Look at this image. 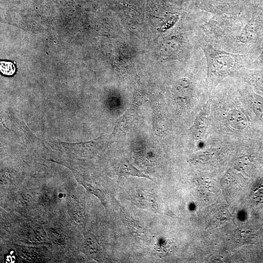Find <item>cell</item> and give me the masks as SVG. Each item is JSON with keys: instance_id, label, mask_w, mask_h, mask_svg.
<instances>
[{"instance_id": "cell-1", "label": "cell", "mask_w": 263, "mask_h": 263, "mask_svg": "<svg viewBox=\"0 0 263 263\" xmlns=\"http://www.w3.org/2000/svg\"><path fill=\"white\" fill-rule=\"evenodd\" d=\"M202 48L207 66V78L213 84H217L235 70L242 67L243 56L229 53L208 45Z\"/></svg>"}, {"instance_id": "cell-6", "label": "cell", "mask_w": 263, "mask_h": 263, "mask_svg": "<svg viewBox=\"0 0 263 263\" xmlns=\"http://www.w3.org/2000/svg\"><path fill=\"white\" fill-rule=\"evenodd\" d=\"M244 116L239 111L233 110L229 112L228 121L233 127L242 129L246 126V120Z\"/></svg>"}, {"instance_id": "cell-8", "label": "cell", "mask_w": 263, "mask_h": 263, "mask_svg": "<svg viewBox=\"0 0 263 263\" xmlns=\"http://www.w3.org/2000/svg\"><path fill=\"white\" fill-rule=\"evenodd\" d=\"M86 242L92 253L97 252L99 247L95 237L90 233L85 236Z\"/></svg>"}, {"instance_id": "cell-7", "label": "cell", "mask_w": 263, "mask_h": 263, "mask_svg": "<svg viewBox=\"0 0 263 263\" xmlns=\"http://www.w3.org/2000/svg\"><path fill=\"white\" fill-rule=\"evenodd\" d=\"M0 71L5 75H12L15 72V67L13 63L10 62H0Z\"/></svg>"}, {"instance_id": "cell-3", "label": "cell", "mask_w": 263, "mask_h": 263, "mask_svg": "<svg viewBox=\"0 0 263 263\" xmlns=\"http://www.w3.org/2000/svg\"><path fill=\"white\" fill-rule=\"evenodd\" d=\"M139 103L135 102L116 121L113 135L115 134H122L126 132L132 126L137 120L138 114V108Z\"/></svg>"}, {"instance_id": "cell-2", "label": "cell", "mask_w": 263, "mask_h": 263, "mask_svg": "<svg viewBox=\"0 0 263 263\" xmlns=\"http://www.w3.org/2000/svg\"><path fill=\"white\" fill-rule=\"evenodd\" d=\"M137 205L143 208L150 210L156 213L166 214L162 201L159 196L147 190L139 191L134 197Z\"/></svg>"}, {"instance_id": "cell-5", "label": "cell", "mask_w": 263, "mask_h": 263, "mask_svg": "<svg viewBox=\"0 0 263 263\" xmlns=\"http://www.w3.org/2000/svg\"><path fill=\"white\" fill-rule=\"evenodd\" d=\"M118 175L119 177H127L128 176H136L152 179L149 176L146 175L141 171L136 168L128 159H124L121 160L119 164Z\"/></svg>"}, {"instance_id": "cell-4", "label": "cell", "mask_w": 263, "mask_h": 263, "mask_svg": "<svg viewBox=\"0 0 263 263\" xmlns=\"http://www.w3.org/2000/svg\"><path fill=\"white\" fill-rule=\"evenodd\" d=\"M209 111V104L207 102L196 118L194 124L190 128L192 134L197 138L203 137L207 130Z\"/></svg>"}]
</instances>
